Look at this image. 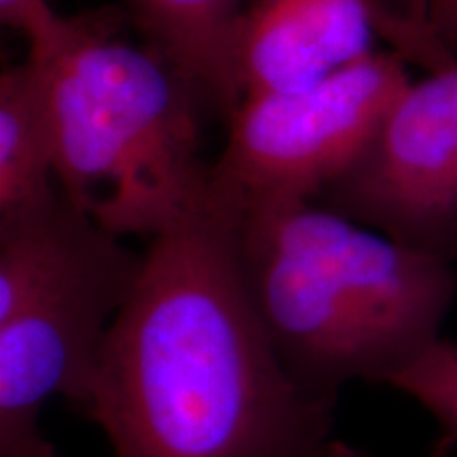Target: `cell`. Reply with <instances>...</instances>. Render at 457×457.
Here are the masks:
<instances>
[{"mask_svg": "<svg viewBox=\"0 0 457 457\" xmlns=\"http://www.w3.org/2000/svg\"><path fill=\"white\" fill-rule=\"evenodd\" d=\"M375 17L373 0H254L233 38L242 100L313 87L375 54Z\"/></svg>", "mask_w": 457, "mask_h": 457, "instance_id": "7", "label": "cell"}, {"mask_svg": "<svg viewBox=\"0 0 457 457\" xmlns=\"http://www.w3.org/2000/svg\"><path fill=\"white\" fill-rule=\"evenodd\" d=\"M407 394L434 417L441 430L436 449L453 451L457 445V341L441 337L432 347L394 375L387 384Z\"/></svg>", "mask_w": 457, "mask_h": 457, "instance_id": "10", "label": "cell"}, {"mask_svg": "<svg viewBox=\"0 0 457 457\" xmlns=\"http://www.w3.org/2000/svg\"><path fill=\"white\" fill-rule=\"evenodd\" d=\"M0 20L28 38V57L49 66L71 54L94 32L111 26L108 17L98 15L68 20L51 7L49 0H0Z\"/></svg>", "mask_w": 457, "mask_h": 457, "instance_id": "11", "label": "cell"}, {"mask_svg": "<svg viewBox=\"0 0 457 457\" xmlns=\"http://www.w3.org/2000/svg\"><path fill=\"white\" fill-rule=\"evenodd\" d=\"M413 11L428 37L457 55V0H413Z\"/></svg>", "mask_w": 457, "mask_h": 457, "instance_id": "12", "label": "cell"}, {"mask_svg": "<svg viewBox=\"0 0 457 457\" xmlns=\"http://www.w3.org/2000/svg\"><path fill=\"white\" fill-rule=\"evenodd\" d=\"M242 270L278 356L313 396L390 384L441 339L457 295L449 259L312 199L233 210Z\"/></svg>", "mask_w": 457, "mask_h": 457, "instance_id": "2", "label": "cell"}, {"mask_svg": "<svg viewBox=\"0 0 457 457\" xmlns=\"http://www.w3.org/2000/svg\"><path fill=\"white\" fill-rule=\"evenodd\" d=\"M195 106L151 47L94 32L54 64L57 187L112 236H159L212 195Z\"/></svg>", "mask_w": 457, "mask_h": 457, "instance_id": "3", "label": "cell"}, {"mask_svg": "<svg viewBox=\"0 0 457 457\" xmlns=\"http://www.w3.org/2000/svg\"><path fill=\"white\" fill-rule=\"evenodd\" d=\"M131 20L171 71L222 112L242 102L233 71V38L242 0H125Z\"/></svg>", "mask_w": 457, "mask_h": 457, "instance_id": "8", "label": "cell"}, {"mask_svg": "<svg viewBox=\"0 0 457 457\" xmlns=\"http://www.w3.org/2000/svg\"><path fill=\"white\" fill-rule=\"evenodd\" d=\"M333 400L295 381L256 310L236 216L214 197L148 239L85 413L117 457H353Z\"/></svg>", "mask_w": 457, "mask_h": 457, "instance_id": "1", "label": "cell"}, {"mask_svg": "<svg viewBox=\"0 0 457 457\" xmlns=\"http://www.w3.org/2000/svg\"><path fill=\"white\" fill-rule=\"evenodd\" d=\"M55 191L54 64L26 57L0 77V219Z\"/></svg>", "mask_w": 457, "mask_h": 457, "instance_id": "9", "label": "cell"}, {"mask_svg": "<svg viewBox=\"0 0 457 457\" xmlns=\"http://www.w3.org/2000/svg\"><path fill=\"white\" fill-rule=\"evenodd\" d=\"M142 259L60 187L0 219V457H57L41 428L45 404L64 398L85 413Z\"/></svg>", "mask_w": 457, "mask_h": 457, "instance_id": "4", "label": "cell"}, {"mask_svg": "<svg viewBox=\"0 0 457 457\" xmlns=\"http://www.w3.org/2000/svg\"><path fill=\"white\" fill-rule=\"evenodd\" d=\"M324 205L413 248H457V60L409 83Z\"/></svg>", "mask_w": 457, "mask_h": 457, "instance_id": "6", "label": "cell"}, {"mask_svg": "<svg viewBox=\"0 0 457 457\" xmlns=\"http://www.w3.org/2000/svg\"><path fill=\"white\" fill-rule=\"evenodd\" d=\"M409 83L396 55L375 51L313 87L242 100L210 165L214 197L231 210L320 197L367 151Z\"/></svg>", "mask_w": 457, "mask_h": 457, "instance_id": "5", "label": "cell"}, {"mask_svg": "<svg viewBox=\"0 0 457 457\" xmlns=\"http://www.w3.org/2000/svg\"><path fill=\"white\" fill-rule=\"evenodd\" d=\"M353 457H358V455H353ZM430 457H453V451H441V449L434 447Z\"/></svg>", "mask_w": 457, "mask_h": 457, "instance_id": "13", "label": "cell"}]
</instances>
